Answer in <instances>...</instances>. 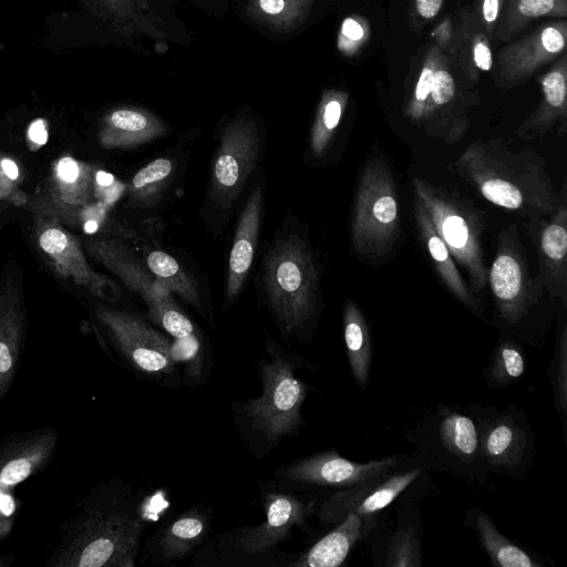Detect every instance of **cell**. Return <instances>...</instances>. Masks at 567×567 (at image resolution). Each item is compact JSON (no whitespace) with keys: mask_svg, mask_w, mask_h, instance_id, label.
<instances>
[{"mask_svg":"<svg viewBox=\"0 0 567 567\" xmlns=\"http://www.w3.org/2000/svg\"><path fill=\"white\" fill-rule=\"evenodd\" d=\"M27 329L22 274L10 260L0 276V404L18 374Z\"/></svg>","mask_w":567,"mask_h":567,"instance_id":"ffe728a7","label":"cell"},{"mask_svg":"<svg viewBox=\"0 0 567 567\" xmlns=\"http://www.w3.org/2000/svg\"><path fill=\"white\" fill-rule=\"evenodd\" d=\"M93 318L120 362L133 372L155 381L176 372L173 342L141 316L99 303Z\"/></svg>","mask_w":567,"mask_h":567,"instance_id":"ba28073f","label":"cell"},{"mask_svg":"<svg viewBox=\"0 0 567 567\" xmlns=\"http://www.w3.org/2000/svg\"><path fill=\"white\" fill-rule=\"evenodd\" d=\"M261 275L268 308L289 336L310 338L321 310L320 271L305 236L295 231L276 235Z\"/></svg>","mask_w":567,"mask_h":567,"instance_id":"5b68a950","label":"cell"},{"mask_svg":"<svg viewBox=\"0 0 567 567\" xmlns=\"http://www.w3.org/2000/svg\"><path fill=\"white\" fill-rule=\"evenodd\" d=\"M410 455H391L368 462H354L337 451H324L280 467L276 475L295 484L343 489L384 475L404 464Z\"/></svg>","mask_w":567,"mask_h":567,"instance_id":"e0dca14e","label":"cell"},{"mask_svg":"<svg viewBox=\"0 0 567 567\" xmlns=\"http://www.w3.org/2000/svg\"><path fill=\"white\" fill-rule=\"evenodd\" d=\"M482 451L489 473L524 480L530 470L536 441L523 410L508 405L488 406L482 425Z\"/></svg>","mask_w":567,"mask_h":567,"instance_id":"2e32d148","label":"cell"},{"mask_svg":"<svg viewBox=\"0 0 567 567\" xmlns=\"http://www.w3.org/2000/svg\"><path fill=\"white\" fill-rule=\"evenodd\" d=\"M505 1L506 0H474L473 6H471L491 41L494 40Z\"/></svg>","mask_w":567,"mask_h":567,"instance_id":"b9f144b4","label":"cell"},{"mask_svg":"<svg viewBox=\"0 0 567 567\" xmlns=\"http://www.w3.org/2000/svg\"><path fill=\"white\" fill-rule=\"evenodd\" d=\"M267 358L258 361L261 394L234 404L236 424L243 439L260 457L278 443L298 433L303 425L301 408L309 386L297 371L309 365L302 357L288 352L267 338Z\"/></svg>","mask_w":567,"mask_h":567,"instance_id":"3957f363","label":"cell"},{"mask_svg":"<svg viewBox=\"0 0 567 567\" xmlns=\"http://www.w3.org/2000/svg\"><path fill=\"white\" fill-rule=\"evenodd\" d=\"M553 401L567 441V323L563 317L557 326L554 354L549 365Z\"/></svg>","mask_w":567,"mask_h":567,"instance_id":"f35d334b","label":"cell"},{"mask_svg":"<svg viewBox=\"0 0 567 567\" xmlns=\"http://www.w3.org/2000/svg\"><path fill=\"white\" fill-rule=\"evenodd\" d=\"M390 524L380 520L367 537L372 564L379 567H420L423 564V518L416 501L396 504Z\"/></svg>","mask_w":567,"mask_h":567,"instance_id":"44dd1931","label":"cell"},{"mask_svg":"<svg viewBox=\"0 0 567 567\" xmlns=\"http://www.w3.org/2000/svg\"><path fill=\"white\" fill-rule=\"evenodd\" d=\"M567 22H547L504 45L497 56L494 82L502 90L528 81L544 65L566 53Z\"/></svg>","mask_w":567,"mask_h":567,"instance_id":"ac0fdd59","label":"cell"},{"mask_svg":"<svg viewBox=\"0 0 567 567\" xmlns=\"http://www.w3.org/2000/svg\"><path fill=\"white\" fill-rule=\"evenodd\" d=\"M449 169L486 202L530 219L550 215L559 202L544 158L499 138L471 143Z\"/></svg>","mask_w":567,"mask_h":567,"instance_id":"7a4b0ae2","label":"cell"},{"mask_svg":"<svg viewBox=\"0 0 567 567\" xmlns=\"http://www.w3.org/2000/svg\"><path fill=\"white\" fill-rule=\"evenodd\" d=\"M33 237L40 254L62 279L85 287L97 297H107L112 284L90 266L81 243L63 224L35 214Z\"/></svg>","mask_w":567,"mask_h":567,"instance_id":"d6986e66","label":"cell"},{"mask_svg":"<svg viewBox=\"0 0 567 567\" xmlns=\"http://www.w3.org/2000/svg\"><path fill=\"white\" fill-rule=\"evenodd\" d=\"M264 193V184L258 183L241 209L228 257L225 307L236 301L251 268L261 227Z\"/></svg>","mask_w":567,"mask_h":567,"instance_id":"cb8c5ba5","label":"cell"},{"mask_svg":"<svg viewBox=\"0 0 567 567\" xmlns=\"http://www.w3.org/2000/svg\"><path fill=\"white\" fill-rule=\"evenodd\" d=\"M381 519L348 514L308 550L297 555L289 567H338L346 563L350 553L367 539Z\"/></svg>","mask_w":567,"mask_h":567,"instance_id":"484cf974","label":"cell"},{"mask_svg":"<svg viewBox=\"0 0 567 567\" xmlns=\"http://www.w3.org/2000/svg\"><path fill=\"white\" fill-rule=\"evenodd\" d=\"M488 406L478 403L439 404L427 410L404 433L415 446V460L466 483L489 487V471L482 451V425Z\"/></svg>","mask_w":567,"mask_h":567,"instance_id":"277c9868","label":"cell"},{"mask_svg":"<svg viewBox=\"0 0 567 567\" xmlns=\"http://www.w3.org/2000/svg\"><path fill=\"white\" fill-rule=\"evenodd\" d=\"M0 214H1V207H0Z\"/></svg>","mask_w":567,"mask_h":567,"instance_id":"bcb514c9","label":"cell"},{"mask_svg":"<svg viewBox=\"0 0 567 567\" xmlns=\"http://www.w3.org/2000/svg\"><path fill=\"white\" fill-rule=\"evenodd\" d=\"M175 172V163L168 157H158L142 167L132 177L127 197L137 207L153 206L169 185Z\"/></svg>","mask_w":567,"mask_h":567,"instance_id":"74e56055","label":"cell"},{"mask_svg":"<svg viewBox=\"0 0 567 567\" xmlns=\"http://www.w3.org/2000/svg\"><path fill=\"white\" fill-rule=\"evenodd\" d=\"M470 83L441 51L432 87L413 124L449 145L463 140L471 124L468 109L480 103Z\"/></svg>","mask_w":567,"mask_h":567,"instance_id":"9a60e30c","label":"cell"},{"mask_svg":"<svg viewBox=\"0 0 567 567\" xmlns=\"http://www.w3.org/2000/svg\"><path fill=\"white\" fill-rule=\"evenodd\" d=\"M454 35L455 17L452 14L444 16L430 32L432 43L446 56H449L452 51Z\"/></svg>","mask_w":567,"mask_h":567,"instance_id":"ee69618b","label":"cell"},{"mask_svg":"<svg viewBox=\"0 0 567 567\" xmlns=\"http://www.w3.org/2000/svg\"><path fill=\"white\" fill-rule=\"evenodd\" d=\"M540 101L537 107L517 126L520 140L534 141L551 133L565 131L567 118V55L558 58L539 79Z\"/></svg>","mask_w":567,"mask_h":567,"instance_id":"d4e9b609","label":"cell"},{"mask_svg":"<svg viewBox=\"0 0 567 567\" xmlns=\"http://www.w3.org/2000/svg\"><path fill=\"white\" fill-rule=\"evenodd\" d=\"M113 1H116V0H113Z\"/></svg>","mask_w":567,"mask_h":567,"instance_id":"7dc6e473","label":"cell"},{"mask_svg":"<svg viewBox=\"0 0 567 567\" xmlns=\"http://www.w3.org/2000/svg\"><path fill=\"white\" fill-rule=\"evenodd\" d=\"M261 135L247 117L228 122L221 131L212 163L205 207L227 217L260 159Z\"/></svg>","mask_w":567,"mask_h":567,"instance_id":"8fae6325","label":"cell"},{"mask_svg":"<svg viewBox=\"0 0 567 567\" xmlns=\"http://www.w3.org/2000/svg\"><path fill=\"white\" fill-rule=\"evenodd\" d=\"M465 525L474 532L493 566H544L537 557L507 538L483 509L478 507L468 508L465 514Z\"/></svg>","mask_w":567,"mask_h":567,"instance_id":"4dcf8cb0","label":"cell"},{"mask_svg":"<svg viewBox=\"0 0 567 567\" xmlns=\"http://www.w3.org/2000/svg\"><path fill=\"white\" fill-rule=\"evenodd\" d=\"M167 125L156 114L141 107H118L102 121L99 143L106 150H127L157 140Z\"/></svg>","mask_w":567,"mask_h":567,"instance_id":"f546056e","label":"cell"},{"mask_svg":"<svg viewBox=\"0 0 567 567\" xmlns=\"http://www.w3.org/2000/svg\"><path fill=\"white\" fill-rule=\"evenodd\" d=\"M348 102L349 94L344 90L327 89L322 92L309 136L313 157H322L331 146Z\"/></svg>","mask_w":567,"mask_h":567,"instance_id":"836d02e7","label":"cell"},{"mask_svg":"<svg viewBox=\"0 0 567 567\" xmlns=\"http://www.w3.org/2000/svg\"><path fill=\"white\" fill-rule=\"evenodd\" d=\"M526 355L522 344L511 337H502L495 344L483 370L489 390H505L526 372Z\"/></svg>","mask_w":567,"mask_h":567,"instance_id":"e575fe53","label":"cell"},{"mask_svg":"<svg viewBox=\"0 0 567 567\" xmlns=\"http://www.w3.org/2000/svg\"><path fill=\"white\" fill-rule=\"evenodd\" d=\"M151 519L122 477L92 487L61 525L48 567H134Z\"/></svg>","mask_w":567,"mask_h":567,"instance_id":"6da1fadb","label":"cell"},{"mask_svg":"<svg viewBox=\"0 0 567 567\" xmlns=\"http://www.w3.org/2000/svg\"><path fill=\"white\" fill-rule=\"evenodd\" d=\"M342 323L351 374L359 389L364 391L370 381L373 342L364 315L351 299L344 303Z\"/></svg>","mask_w":567,"mask_h":567,"instance_id":"1f68e13d","label":"cell"},{"mask_svg":"<svg viewBox=\"0 0 567 567\" xmlns=\"http://www.w3.org/2000/svg\"><path fill=\"white\" fill-rule=\"evenodd\" d=\"M446 0H411L409 7V22L411 28L419 32L426 23L435 19Z\"/></svg>","mask_w":567,"mask_h":567,"instance_id":"7bdbcfd3","label":"cell"},{"mask_svg":"<svg viewBox=\"0 0 567 567\" xmlns=\"http://www.w3.org/2000/svg\"><path fill=\"white\" fill-rule=\"evenodd\" d=\"M413 197L429 214L456 264L466 272L470 289L478 297L487 285L483 251L484 221L477 209L456 190L413 177Z\"/></svg>","mask_w":567,"mask_h":567,"instance_id":"8992f818","label":"cell"},{"mask_svg":"<svg viewBox=\"0 0 567 567\" xmlns=\"http://www.w3.org/2000/svg\"><path fill=\"white\" fill-rule=\"evenodd\" d=\"M59 439L55 426L42 425L0 440V542L11 535L18 518V487L51 463Z\"/></svg>","mask_w":567,"mask_h":567,"instance_id":"7c38bea8","label":"cell"},{"mask_svg":"<svg viewBox=\"0 0 567 567\" xmlns=\"http://www.w3.org/2000/svg\"><path fill=\"white\" fill-rule=\"evenodd\" d=\"M530 219L536 230L534 241L538 258L536 280L553 301L567 300V207L563 199L548 215Z\"/></svg>","mask_w":567,"mask_h":567,"instance_id":"603a6c76","label":"cell"},{"mask_svg":"<svg viewBox=\"0 0 567 567\" xmlns=\"http://www.w3.org/2000/svg\"><path fill=\"white\" fill-rule=\"evenodd\" d=\"M427 478L429 470L411 454L408 462L384 475L329 494L318 506V519L326 526L338 524L350 513L381 519L391 505L416 501Z\"/></svg>","mask_w":567,"mask_h":567,"instance_id":"9c48e42d","label":"cell"},{"mask_svg":"<svg viewBox=\"0 0 567 567\" xmlns=\"http://www.w3.org/2000/svg\"><path fill=\"white\" fill-rule=\"evenodd\" d=\"M370 37L371 28L364 17L359 14L348 16L340 25L337 48L342 55L353 58L363 50Z\"/></svg>","mask_w":567,"mask_h":567,"instance_id":"ab89813d","label":"cell"},{"mask_svg":"<svg viewBox=\"0 0 567 567\" xmlns=\"http://www.w3.org/2000/svg\"><path fill=\"white\" fill-rule=\"evenodd\" d=\"M413 216L419 237L425 246L436 272L449 291L471 312L484 318V308L467 284L464 281L447 246L437 234L429 214L413 197Z\"/></svg>","mask_w":567,"mask_h":567,"instance_id":"f1b7e54d","label":"cell"},{"mask_svg":"<svg viewBox=\"0 0 567 567\" xmlns=\"http://www.w3.org/2000/svg\"><path fill=\"white\" fill-rule=\"evenodd\" d=\"M262 506L266 517L260 524L240 527L215 537L218 546L235 548L225 553L226 558L250 559L251 564L252 560L261 558L292 560L296 556L282 557L281 555L286 554L279 551L277 546L291 538L293 529L305 527L319 505L298 495L267 492L262 498Z\"/></svg>","mask_w":567,"mask_h":567,"instance_id":"30bf717a","label":"cell"},{"mask_svg":"<svg viewBox=\"0 0 567 567\" xmlns=\"http://www.w3.org/2000/svg\"><path fill=\"white\" fill-rule=\"evenodd\" d=\"M47 194L33 205L53 207H82L94 203L96 173L92 165L65 155L51 168Z\"/></svg>","mask_w":567,"mask_h":567,"instance_id":"83f0119b","label":"cell"},{"mask_svg":"<svg viewBox=\"0 0 567 567\" xmlns=\"http://www.w3.org/2000/svg\"><path fill=\"white\" fill-rule=\"evenodd\" d=\"M454 17L455 35L447 58L467 81L476 83L494 68L492 41L472 7L458 8Z\"/></svg>","mask_w":567,"mask_h":567,"instance_id":"4316f807","label":"cell"},{"mask_svg":"<svg viewBox=\"0 0 567 567\" xmlns=\"http://www.w3.org/2000/svg\"><path fill=\"white\" fill-rule=\"evenodd\" d=\"M400 233V205L391 167L384 156H370L354 195L352 248L360 257L378 259L391 251Z\"/></svg>","mask_w":567,"mask_h":567,"instance_id":"52a82bcc","label":"cell"},{"mask_svg":"<svg viewBox=\"0 0 567 567\" xmlns=\"http://www.w3.org/2000/svg\"><path fill=\"white\" fill-rule=\"evenodd\" d=\"M497 317L507 327H519L537 305L543 289L528 271L515 225L498 235L495 256L487 271Z\"/></svg>","mask_w":567,"mask_h":567,"instance_id":"5bb4252c","label":"cell"},{"mask_svg":"<svg viewBox=\"0 0 567 567\" xmlns=\"http://www.w3.org/2000/svg\"><path fill=\"white\" fill-rule=\"evenodd\" d=\"M90 256L117 277L146 303L150 318L174 339L195 336L193 322L168 292L123 244L114 239L85 243Z\"/></svg>","mask_w":567,"mask_h":567,"instance_id":"4fadbf2b","label":"cell"},{"mask_svg":"<svg viewBox=\"0 0 567 567\" xmlns=\"http://www.w3.org/2000/svg\"><path fill=\"white\" fill-rule=\"evenodd\" d=\"M567 16V0H506L494 40L509 41L514 35L540 18Z\"/></svg>","mask_w":567,"mask_h":567,"instance_id":"d6a6232c","label":"cell"},{"mask_svg":"<svg viewBox=\"0 0 567 567\" xmlns=\"http://www.w3.org/2000/svg\"><path fill=\"white\" fill-rule=\"evenodd\" d=\"M145 264L155 279L168 291L181 297L186 303L204 313L202 296L190 272L184 269L169 254L151 250Z\"/></svg>","mask_w":567,"mask_h":567,"instance_id":"d590c367","label":"cell"},{"mask_svg":"<svg viewBox=\"0 0 567 567\" xmlns=\"http://www.w3.org/2000/svg\"><path fill=\"white\" fill-rule=\"evenodd\" d=\"M212 508L196 504L164 522L145 543L142 558L152 565H169L186 558L210 533Z\"/></svg>","mask_w":567,"mask_h":567,"instance_id":"7402d4cb","label":"cell"},{"mask_svg":"<svg viewBox=\"0 0 567 567\" xmlns=\"http://www.w3.org/2000/svg\"><path fill=\"white\" fill-rule=\"evenodd\" d=\"M19 167L17 163L6 156H0V200L14 206H23L28 202V195L19 185Z\"/></svg>","mask_w":567,"mask_h":567,"instance_id":"60d3db41","label":"cell"},{"mask_svg":"<svg viewBox=\"0 0 567 567\" xmlns=\"http://www.w3.org/2000/svg\"><path fill=\"white\" fill-rule=\"evenodd\" d=\"M316 0H247V12L255 21L279 32L298 28Z\"/></svg>","mask_w":567,"mask_h":567,"instance_id":"8d00e7d4","label":"cell"},{"mask_svg":"<svg viewBox=\"0 0 567 567\" xmlns=\"http://www.w3.org/2000/svg\"><path fill=\"white\" fill-rule=\"evenodd\" d=\"M16 556L14 555H1L0 556V567H7L14 563Z\"/></svg>","mask_w":567,"mask_h":567,"instance_id":"f6af8a7d","label":"cell"}]
</instances>
